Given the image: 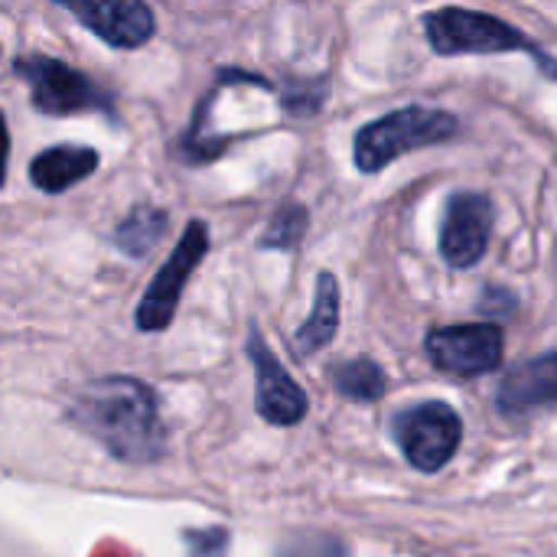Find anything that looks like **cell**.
<instances>
[{
  "label": "cell",
  "mask_w": 557,
  "mask_h": 557,
  "mask_svg": "<svg viewBox=\"0 0 557 557\" xmlns=\"http://www.w3.org/2000/svg\"><path fill=\"white\" fill-rule=\"evenodd\" d=\"M457 131H460V121L450 111L424 108V104L398 108L366 124L356 134V166L362 173H379L411 150L434 147V144L457 137Z\"/></svg>",
  "instance_id": "cell-2"
},
{
  "label": "cell",
  "mask_w": 557,
  "mask_h": 557,
  "mask_svg": "<svg viewBox=\"0 0 557 557\" xmlns=\"http://www.w3.org/2000/svg\"><path fill=\"white\" fill-rule=\"evenodd\" d=\"M95 170H98V150L75 147V144L49 147L29 163V176L42 193H65L75 183L88 180Z\"/></svg>",
  "instance_id": "cell-12"
},
{
  "label": "cell",
  "mask_w": 557,
  "mask_h": 557,
  "mask_svg": "<svg viewBox=\"0 0 557 557\" xmlns=\"http://www.w3.org/2000/svg\"><path fill=\"white\" fill-rule=\"evenodd\" d=\"M339 330V284L333 274H320L317 277V297H313V310L310 317L304 320V326L297 330V349L304 356H313L320 352L323 346L333 343Z\"/></svg>",
  "instance_id": "cell-13"
},
{
  "label": "cell",
  "mask_w": 557,
  "mask_h": 557,
  "mask_svg": "<svg viewBox=\"0 0 557 557\" xmlns=\"http://www.w3.org/2000/svg\"><path fill=\"white\" fill-rule=\"evenodd\" d=\"M206 251H209V228H206V222L193 219L186 225L183 238L176 242V248L170 251V258L163 261V268L153 274L150 287L144 290V297L137 304V330L160 333L170 326V320L180 307L183 287L189 284V277L199 268V261L206 258Z\"/></svg>",
  "instance_id": "cell-5"
},
{
  "label": "cell",
  "mask_w": 557,
  "mask_h": 557,
  "mask_svg": "<svg viewBox=\"0 0 557 557\" xmlns=\"http://www.w3.org/2000/svg\"><path fill=\"white\" fill-rule=\"evenodd\" d=\"M424 349L441 372L470 379L499 369L506 339L496 323H460V326L431 330Z\"/></svg>",
  "instance_id": "cell-7"
},
{
  "label": "cell",
  "mask_w": 557,
  "mask_h": 557,
  "mask_svg": "<svg viewBox=\"0 0 557 557\" xmlns=\"http://www.w3.org/2000/svg\"><path fill=\"white\" fill-rule=\"evenodd\" d=\"M336 388L352 398V401H379L385 395V372L372 362V359H352L343 362L333 372Z\"/></svg>",
  "instance_id": "cell-15"
},
{
  "label": "cell",
  "mask_w": 557,
  "mask_h": 557,
  "mask_svg": "<svg viewBox=\"0 0 557 557\" xmlns=\"http://www.w3.org/2000/svg\"><path fill=\"white\" fill-rule=\"evenodd\" d=\"M72 418L121 463H157L166 454V428L150 385L131 375L88 382L72 405Z\"/></svg>",
  "instance_id": "cell-1"
},
{
  "label": "cell",
  "mask_w": 557,
  "mask_h": 557,
  "mask_svg": "<svg viewBox=\"0 0 557 557\" xmlns=\"http://www.w3.org/2000/svg\"><path fill=\"white\" fill-rule=\"evenodd\" d=\"M304 232H307V209L297 206V202L281 206L274 212L264 238H261V248H281V251H287V248H294L304 238Z\"/></svg>",
  "instance_id": "cell-16"
},
{
  "label": "cell",
  "mask_w": 557,
  "mask_h": 557,
  "mask_svg": "<svg viewBox=\"0 0 557 557\" xmlns=\"http://www.w3.org/2000/svg\"><path fill=\"white\" fill-rule=\"evenodd\" d=\"M248 359L255 366V411L274 424V428H294L307 418V392L294 382V375L281 366V359L271 352L264 336L251 330L248 339Z\"/></svg>",
  "instance_id": "cell-8"
},
{
  "label": "cell",
  "mask_w": 557,
  "mask_h": 557,
  "mask_svg": "<svg viewBox=\"0 0 557 557\" xmlns=\"http://www.w3.org/2000/svg\"><path fill=\"white\" fill-rule=\"evenodd\" d=\"M189 557H225L228 552V532L225 529H193L183 535Z\"/></svg>",
  "instance_id": "cell-18"
},
{
  "label": "cell",
  "mask_w": 557,
  "mask_h": 557,
  "mask_svg": "<svg viewBox=\"0 0 557 557\" xmlns=\"http://www.w3.org/2000/svg\"><path fill=\"white\" fill-rule=\"evenodd\" d=\"M424 36L441 55H493V52H516L525 49L535 55L548 72H557L555 62L512 23L480 13V10H463V7H444L424 16Z\"/></svg>",
  "instance_id": "cell-3"
},
{
  "label": "cell",
  "mask_w": 557,
  "mask_h": 557,
  "mask_svg": "<svg viewBox=\"0 0 557 557\" xmlns=\"http://www.w3.org/2000/svg\"><path fill=\"white\" fill-rule=\"evenodd\" d=\"M277 557H346V548L330 535H294L277 548Z\"/></svg>",
  "instance_id": "cell-17"
},
{
  "label": "cell",
  "mask_w": 557,
  "mask_h": 557,
  "mask_svg": "<svg viewBox=\"0 0 557 557\" xmlns=\"http://www.w3.org/2000/svg\"><path fill=\"white\" fill-rule=\"evenodd\" d=\"M7 157H10V131H7V117L0 111V186L7 180Z\"/></svg>",
  "instance_id": "cell-19"
},
{
  "label": "cell",
  "mask_w": 557,
  "mask_h": 557,
  "mask_svg": "<svg viewBox=\"0 0 557 557\" xmlns=\"http://www.w3.org/2000/svg\"><path fill=\"white\" fill-rule=\"evenodd\" d=\"M59 3L69 7L98 39L117 49L144 46L157 29V20L144 0H59Z\"/></svg>",
  "instance_id": "cell-10"
},
{
  "label": "cell",
  "mask_w": 557,
  "mask_h": 557,
  "mask_svg": "<svg viewBox=\"0 0 557 557\" xmlns=\"http://www.w3.org/2000/svg\"><path fill=\"white\" fill-rule=\"evenodd\" d=\"M166 225H170L166 212H160V209H147V206H144V209H134V212L117 225V232H114V245H117L124 255L140 258V255H147V251L163 238Z\"/></svg>",
  "instance_id": "cell-14"
},
{
  "label": "cell",
  "mask_w": 557,
  "mask_h": 557,
  "mask_svg": "<svg viewBox=\"0 0 557 557\" xmlns=\"http://www.w3.org/2000/svg\"><path fill=\"white\" fill-rule=\"evenodd\" d=\"M493 235V202L483 193H457L441 225V255L454 268H473Z\"/></svg>",
  "instance_id": "cell-9"
},
{
  "label": "cell",
  "mask_w": 557,
  "mask_h": 557,
  "mask_svg": "<svg viewBox=\"0 0 557 557\" xmlns=\"http://www.w3.org/2000/svg\"><path fill=\"white\" fill-rule=\"evenodd\" d=\"M16 72L23 75V82L29 85L33 104L42 114H85V111H101L104 104V91L91 85L88 75H82L78 69L49 59V55H26L16 62Z\"/></svg>",
  "instance_id": "cell-6"
},
{
  "label": "cell",
  "mask_w": 557,
  "mask_h": 557,
  "mask_svg": "<svg viewBox=\"0 0 557 557\" xmlns=\"http://www.w3.org/2000/svg\"><path fill=\"white\" fill-rule=\"evenodd\" d=\"M557 401V352H545L539 359H529L522 366H516L499 392H496V405L503 414L509 418H525L535 414L542 408H552Z\"/></svg>",
  "instance_id": "cell-11"
},
{
  "label": "cell",
  "mask_w": 557,
  "mask_h": 557,
  "mask_svg": "<svg viewBox=\"0 0 557 557\" xmlns=\"http://www.w3.org/2000/svg\"><path fill=\"white\" fill-rule=\"evenodd\" d=\"M392 431L418 473H441L463 444V421L447 401H421L398 411Z\"/></svg>",
  "instance_id": "cell-4"
}]
</instances>
